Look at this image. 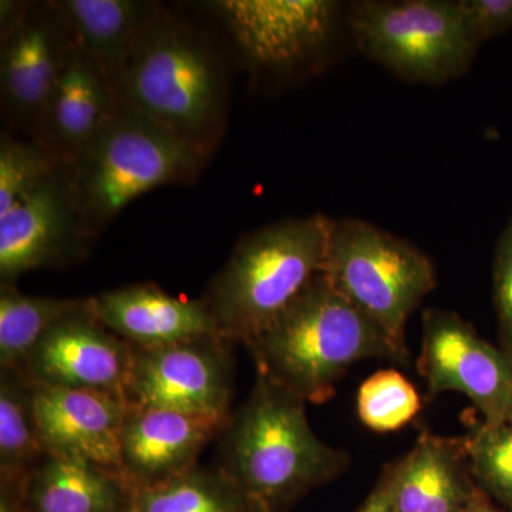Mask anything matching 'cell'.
Wrapping results in <instances>:
<instances>
[{"label":"cell","instance_id":"obj_21","mask_svg":"<svg viewBox=\"0 0 512 512\" xmlns=\"http://www.w3.org/2000/svg\"><path fill=\"white\" fill-rule=\"evenodd\" d=\"M47 456L37 431L33 384L0 369V484L23 485Z\"/></svg>","mask_w":512,"mask_h":512},{"label":"cell","instance_id":"obj_22","mask_svg":"<svg viewBox=\"0 0 512 512\" xmlns=\"http://www.w3.org/2000/svg\"><path fill=\"white\" fill-rule=\"evenodd\" d=\"M254 503L220 467L200 464L133 497L137 512H249Z\"/></svg>","mask_w":512,"mask_h":512},{"label":"cell","instance_id":"obj_33","mask_svg":"<svg viewBox=\"0 0 512 512\" xmlns=\"http://www.w3.org/2000/svg\"><path fill=\"white\" fill-rule=\"evenodd\" d=\"M249 512H272V511L268 510V508H266L265 505L256 503V501H255L254 505H252V508H251V510H249Z\"/></svg>","mask_w":512,"mask_h":512},{"label":"cell","instance_id":"obj_12","mask_svg":"<svg viewBox=\"0 0 512 512\" xmlns=\"http://www.w3.org/2000/svg\"><path fill=\"white\" fill-rule=\"evenodd\" d=\"M133 346L82 305L57 320L19 370L40 386L89 390L128 403Z\"/></svg>","mask_w":512,"mask_h":512},{"label":"cell","instance_id":"obj_11","mask_svg":"<svg viewBox=\"0 0 512 512\" xmlns=\"http://www.w3.org/2000/svg\"><path fill=\"white\" fill-rule=\"evenodd\" d=\"M76 45L69 23L52 2H30L15 29L0 36L3 130L35 140L46 104Z\"/></svg>","mask_w":512,"mask_h":512},{"label":"cell","instance_id":"obj_29","mask_svg":"<svg viewBox=\"0 0 512 512\" xmlns=\"http://www.w3.org/2000/svg\"><path fill=\"white\" fill-rule=\"evenodd\" d=\"M356 512H394L392 501V470L390 463L383 467L375 487Z\"/></svg>","mask_w":512,"mask_h":512},{"label":"cell","instance_id":"obj_15","mask_svg":"<svg viewBox=\"0 0 512 512\" xmlns=\"http://www.w3.org/2000/svg\"><path fill=\"white\" fill-rule=\"evenodd\" d=\"M86 308L104 328L138 349L164 348L211 336L221 338L202 298L173 296L153 282L89 296Z\"/></svg>","mask_w":512,"mask_h":512},{"label":"cell","instance_id":"obj_31","mask_svg":"<svg viewBox=\"0 0 512 512\" xmlns=\"http://www.w3.org/2000/svg\"><path fill=\"white\" fill-rule=\"evenodd\" d=\"M0 512H28L22 498V485L0 484Z\"/></svg>","mask_w":512,"mask_h":512},{"label":"cell","instance_id":"obj_2","mask_svg":"<svg viewBox=\"0 0 512 512\" xmlns=\"http://www.w3.org/2000/svg\"><path fill=\"white\" fill-rule=\"evenodd\" d=\"M220 440L218 467L272 512L288 511L350 466L346 451L313 431L306 402L261 373Z\"/></svg>","mask_w":512,"mask_h":512},{"label":"cell","instance_id":"obj_26","mask_svg":"<svg viewBox=\"0 0 512 512\" xmlns=\"http://www.w3.org/2000/svg\"><path fill=\"white\" fill-rule=\"evenodd\" d=\"M59 165L32 138L2 130L0 134V214L35 190Z\"/></svg>","mask_w":512,"mask_h":512},{"label":"cell","instance_id":"obj_3","mask_svg":"<svg viewBox=\"0 0 512 512\" xmlns=\"http://www.w3.org/2000/svg\"><path fill=\"white\" fill-rule=\"evenodd\" d=\"M245 346L256 373L313 404L329 402L349 367L363 360L404 366L383 330L323 274Z\"/></svg>","mask_w":512,"mask_h":512},{"label":"cell","instance_id":"obj_23","mask_svg":"<svg viewBox=\"0 0 512 512\" xmlns=\"http://www.w3.org/2000/svg\"><path fill=\"white\" fill-rule=\"evenodd\" d=\"M83 298L23 293L18 285H0V369L20 370L49 329Z\"/></svg>","mask_w":512,"mask_h":512},{"label":"cell","instance_id":"obj_14","mask_svg":"<svg viewBox=\"0 0 512 512\" xmlns=\"http://www.w3.org/2000/svg\"><path fill=\"white\" fill-rule=\"evenodd\" d=\"M228 421L128 404L120 441V473L134 491L153 487L198 466Z\"/></svg>","mask_w":512,"mask_h":512},{"label":"cell","instance_id":"obj_13","mask_svg":"<svg viewBox=\"0 0 512 512\" xmlns=\"http://www.w3.org/2000/svg\"><path fill=\"white\" fill-rule=\"evenodd\" d=\"M255 69H286L325 46L338 19L332 0H229L208 3Z\"/></svg>","mask_w":512,"mask_h":512},{"label":"cell","instance_id":"obj_16","mask_svg":"<svg viewBox=\"0 0 512 512\" xmlns=\"http://www.w3.org/2000/svg\"><path fill=\"white\" fill-rule=\"evenodd\" d=\"M119 90L79 45L53 87L35 141L57 163L73 165L121 109Z\"/></svg>","mask_w":512,"mask_h":512},{"label":"cell","instance_id":"obj_17","mask_svg":"<svg viewBox=\"0 0 512 512\" xmlns=\"http://www.w3.org/2000/svg\"><path fill=\"white\" fill-rule=\"evenodd\" d=\"M33 409L47 454L84 458L120 471L127 402L89 390L33 384Z\"/></svg>","mask_w":512,"mask_h":512},{"label":"cell","instance_id":"obj_20","mask_svg":"<svg viewBox=\"0 0 512 512\" xmlns=\"http://www.w3.org/2000/svg\"><path fill=\"white\" fill-rule=\"evenodd\" d=\"M77 45L119 87L128 60L163 3L150 0H55Z\"/></svg>","mask_w":512,"mask_h":512},{"label":"cell","instance_id":"obj_7","mask_svg":"<svg viewBox=\"0 0 512 512\" xmlns=\"http://www.w3.org/2000/svg\"><path fill=\"white\" fill-rule=\"evenodd\" d=\"M349 22L360 52L404 82L433 86L464 76L480 49L457 0H363Z\"/></svg>","mask_w":512,"mask_h":512},{"label":"cell","instance_id":"obj_18","mask_svg":"<svg viewBox=\"0 0 512 512\" xmlns=\"http://www.w3.org/2000/svg\"><path fill=\"white\" fill-rule=\"evenodd\" d=\"M394 512H461L478 487L463 439L421 431L409 453L390 463Z\"/></svg>","mask_w":512,"mask_h":512},{"label":"cell","instance_id":"obj_30","mask_svg":"<svg viewBox=\"0 0 512 512\" xmlns=\"http://www.w3.org/2000/svg\"><path fill=\"white\" fill-rule=\"evenodd\" d=\"M30 2L25 0H2L0 2V36L6 35L19 25L25 13L28 12Z\"/></svg>","mask_w":512,"mask_h":512},{"label":"cell","instance_id":"obj_25","mask_svg":"<svg viewBox=\"0 0 512 512\" xmlns=\"http://www.w3.org/2000/svg\"><path fill=\"white\" fill-rule=\"evenodd\" d=\"M468 463L478 487L512 512V423H474L463 437Z\"/></svg>","mask_w":512,"mask_h":512},{"label":"cell","instance_id":"obj_10","mask_svg":"<svg viewBox=\"0 0 512 512\" xmlns=\"http://www.w3.org/2000/svg\"><path fill=\"white\" fill-rule=\"evenodd\" d=\"M72 168L59 164L42 184L0 214V285L40 269H67L89 256Z\"/></svg>","mask_w":512,"mask_h":512},{"label":"cell","instance_id":"obj_27","mask_svg":"<svg viewBox=\"0 0 512 512\" xmlns=\"http://www.w3.org/2000/svg\"><path fill=\"white\" fill-rule=\"evenodd\" d=\"M493 274L500 348L512 360V214L495 247Z\"/></svg>","mask_w":512,"mask_h":512},{"label":"cell","instance_id":"obj_34","mask_svg":"<svg viewBox=\"0 0 512 512\" xmlns=\"http://www.w3.org/2000/svg\"><path fill=\"white\" fill-rule=\"evenodd\" d=\"M126 512H137L136 510H134V507H131L130 510L126 511Z\"/></svg>","mask_w":512,"mask_h":512},{"label":"cell","instance_id":"obj_32","mask_svg":"<svg viewBox=\"0 0 512 512\" xmlns=\"http://www.w3.org/2000/svg\"><path fill=\"white\" fill-rule=\"evenodd\" d=\"M461 512H510L505 510V508L501 507L495 503L494 500H491L487 494L484 493L483 490H480V493L467 504V507L464 508Z\"/></svg>","mask_w":512,"mask_h":512},{"label":"cell","instance_id":"obj_4","mask_svg":"<svg viewBox=\"0 0 512 512\" xmlns=\"http://www.w3.org/2000/svg\"><path fill=\"white\" fill-rule=\"evenodd\" d=\"M332 218H286L248 232L202 296L222 339L247 345L322 274Z\"/></svg>","mask_w":512,"mask_h":512},{"label":"cell","instance_id":"obj_28","mask_svg":"<svg viewBox=\"0 0 512 512\" xmlns=\"http://www.w3.org/2000/svg\"><path fill=\"white\" fill-rule=\"evenodd\" d=\"M457 6L478 46L512 30V0H457Z\"/></svg>","mask_w":512,"mask_h":512},{"label":"cell","instance_id":"obj_9","mask_svg":"<svg viewBox=\"0 0 512 512\" xmlns=\"http://www.w3.org/2000/svg\"><path fill=\"white\" fill-rule=\"evenodd\" d=\"M232 346L218 336L156 349L133 346L128 404L229 421L235 386Z\"/></svg>","mask_w":512,"mask_h":512},{"label":"cell","instance_id":"obj_6","mask_svg":"<svg viewBox=\"0 0 512 512\" xmlns=\"http://www.w3.org/2000/svg\"><path fill=\"white\" fill-rule=\"evenodd\" d=\"M322 274L383 330L409 365L407 323L437 285L430 256L372 222L340 218L330 224Z\"/></svg>","mask_w":512,"mask_h":512},{"label":"cell","instance_id":"obj_8","mask_svg":"<svg viewBox=\"0 0 512 512\" xmlns=\"http://www.w3.org/2000/svg\"><path fill=\"white\" fill-rule=\"evenodd\" d=\"M421 323L417 369L431 396L460 393L487 426L512 423V360L507 353L456 312L426 309Z\"/></svg>","mask_w":512,"mask_h":512},{"label":"cell","instance_id":"obj_24","mask_svg":"<svg viewBox=\"0 0 512 512\" xmlns=\"http://www.w3.org/2000/svg\"><path fill=\"white\" fill-rule=\"evenodd\" d=\"M421 406L414 384L396 369L377 370L357 392V416L376 433L402 430L419 416Z\"/></svg>","mask_w":512,"mask_h":512},{"label":"cell","instance_id":"obj_5","mask_svg":"<svg viewBox=\"0 0 512 512\" xmlns=\"http://www.w3.org/2000/svg\"><path fill=\"white\" fill-rule=\"evenodd\" d=\"M210 157L121 104L72 168L74 192L86 237L96 242L141 195L164 185H192Z\"/></svg>","mask_w":512,"mask_h":512},{"label":"cell","instance_id":"obj_1","mask_svg":"<svg viewBox=\"0 0 512 512\" xmlns=\"http://www.w3.org/2000/svg\"><path fill=\"white\" fill-rule=\"evenodd\" d=\"M121 103L212 157L224 140L228 64L214 39L163 6L128 60Z\"/></svg>","mask_w":512,"mask_h":512},{"label":"cell","instance_id":"obj_19","mask_svg":"<svg viewBox=\"0 0 512 512\" xmlns=\"http://www.w3.org/2000/svg\"><path fill=\"white\" fill-rule=\"evenodd\" d=\"M133 497L120 471L57 454H47L22 485L28 512H126Z\"/></svg>","mask_w":512,"mask_h":512}]
</instances>
